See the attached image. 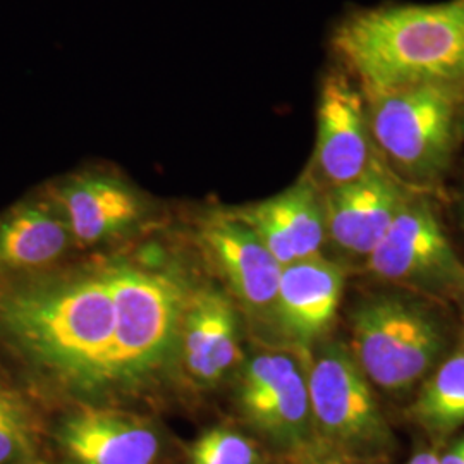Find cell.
I'll list each match as a JSON object with an SVG mask.
<instances>
[{
	"label": "cell",
	"instance_id": "1",
	"mask_svg": "<svg viewBox=\"0 0 464 464\" xmlns=\"http://www.w3.org/2000/svg\"><path fill=\"white\" fill-rule=\"evenodd\" d=\"M0 341L76 402L116 392L114 306L102 266L0 281Z\"/></svg>",
	"mask_w": 464,
	"mask_h": 464
},
{
	"label": "cell",
	"instance_id": "2",
	"mask_svg": "<svg viewBox=\"0 0 464 464\" xmlns=\"http://www.w3.org/2000/svg\"><path fill=\"white\" fill-rule=\"evenodd\" d=\"M332 47L370 100L416 84L464 88V0L354 13Z\"/></svg>",
	"mask_w": 464,
	"mask_h": 464
},
{
	"label": "cell",
	"instance_id": "3",
	"mask_svg": "<svg viewBox=\"0 0 464 464\" xmlns=\"http://www.w3.org/2000/svg\"><path fill=\"white\" fill-rule=\"evenodd\" d=\"M114 306V385L133 392L174 363L184 304L191 285L181 272L145 260L100 264Z\"/></svg>",
	"mask_w": 464,
	"mask_h": 464
},
{
	"label": "cell",
	"instance_id": "4",
	"mask_svg": "<svg viewBox=\"0 0 464 464\" xmlns=\"http://www.w3.org/2000/svg\"><path fill=\"white\" fill-rule=\"evenodd\" d=\"M353 356L366 379L391 394H404L427 379L446 354L448 332L420 301L383 295L351 315Z\"/></svg>",
	"mask_w": 464,
	"mask_h": 464
},
{
	"label": "cell",
	"instance_id": "5",
	"mask_svg": "<svg viewBox=\"0 0 464 464\" xmlns=\"http://www.w3.org/2000/svg\"><path fill=\"white\" fill-rule=\"evenodd\" d=\"M316 448L334 459L382 464L396 450V437L353 351L332 343L318 351L306 373Z\"/></svg>",
	"mask_w": 464,
	"mask_h": 464
},
{
	"label": "cell",
	"instance_id": "6",
	"mask_svg": "<svg viewBox=\"0 0 464 464\" xmlns=\"http://www.w3.org/2000/svg\"><path fill=\"white\" fill-rule=\"evenodd\" d=\"M463 93L450 84H416L372 99V134L399 172L420 183L446 172Z\"/></svg>",
	"mask_w": 464,
	"mask_h": 464
},
{
	"label": "cell",
	"instance_id": "7",
	"mask_svg": "<svg viewBox=\"0 0 464 464\" xmlns=\"http://www.w3.org/2000/svg\"><path fill=\"white\" fill-rule=\"evenodd\" d=\"M237 372L236 404L249 429L287 454L318 449L306 373L293 356L260 353Z\"/></svg>",
	"mask_w": 464,
	"mask_h": 464
},
{
	"label": "cell",
	"instance_id": "8",
	"mask_svg": "<svg viewBox=\"0 0 464 464\" xmlns=\"http://www.w3.org/2000/svg\"><path fill=\"white\" fill-rule=\"evenodd\" d=\"M370 270L433 296L464 299V264L427 201L410 199L368 255Z\"/></svg>",
	"mask_w": 464,
	"mask_h": 464
},
{
	"label": "cell",
	"instance_id": "9",
	"mask_svg": "<svg viewBox=\"0 0 464 464\" xmlns=\"http://www.w3.org/2000/svg\"><path fill=\"white\" fill-rule=\"evenodd\" d=\"M76 246H97L147 224L153 205L130 179L109 169H82L47 186Z\"/></svg>",
	"mask_w": 464,
	"mask_h": 464
},
{
	"label": "cell",
	"instance_id": "10",
	"mask_svg": "<svg viewBox=\"0 0 464 464\" xmlns=\"http://www.w3.org/2000/svg\"><path fill=\"white\" fill-rule=\"evenodd\" d=\"M197 237L232 301L249 315L276 320L282 266L253 229L222 208L201 217Z\"/></svg>",
	"mask_w": 464,
	"mask_h": 464
},
{
	"label": "cell",
	"instance_id": "11",
	"mask_svg": "<svg viewBox=\"0 0 464 464\" xmlns=\"http://www.w3.org/2000/svg\"><path fill=\"white\" fill-rule=\"evenodd\" d=\"M69 464H162L167 442L155 421L100 402H76L55 427Z\"/></svg>",
	"mask_w": 464,
	"mask_h": 464
},
{
	"label": "cell",
	"instance_id": "12",
	"mask_svg": "<svg viewBox=\"0 0 464 464\" xmlns=\"http://www.w3.org/2000/svg\"><path fill=\"white\" fill-rule=\"evenodd\" d=\"M243 362L236 303L216 285H191L174 353L186 382L214 389Z\"/></svg>",
	"mask_w": 464,
	"mask_h": 464
},
{
	"label": "cell",
	"instance_id": "13",
	"mask_svg": "<svg viewBox=\"0 0 464 464\" xmlns=\"http://www.w3.org/2000/svg\"><path fill=\"white\" fill-rule=\"evenodd\" d=\"M372 162L362 92L346 72L332 71L322 82L316 107V170L331 188L358 179Z\"/></svg>",
	"mask_w": 464,
	"mask_h": 464
},
{
	"label": "cell",
	"instance_id": "14",
	"mask_svg": "<svg viewBox=\"0 0 464 464\" xmlns=\"http://www.w3.org/2000/svg\"><path fill=\"white\" fill-rule=\"evenodd\" d=\"M408 201L401 184L373 159L358 179L329 188L324 197L327 236L351 255L368 256Z\"/></svg>",
	"mask_w": 464,
	"mask_h": 464
},
{
	"label": "cell",
	"instance_id": "15",
	"mask_svg": "<svg viewBox=\"0 0 464 464\" xmlns=\"http://www.w3.org/2000/svg\"><path fill=\"white\" fill-rule=\"evenodd\" d=\"M74 237L49 191H36L0 214V281L47 272L63 260Z\"/></svg>",
	"mask_w": 464,
	"mask_h": 464
},
{
	"label": "cell",
	"instance_id": "16",
	"mask_svg": "<svg viewBox=\"0 0 464 464\" xmlns=\"http://www.w3.org/2000/svg\"><path fill=\"white\" fill-rule=\"evenodd\" d=\"M344 282V270L322 256L284 266L276 303L282 332L301 346L315 343L335 320Z\"/></svg>",
	"mask_w": 464,
	"mask_h": 464
},
{
	"label": "cell",
	"instance_id": "17",
	"mask_svg": "<svg viewBox=\"0 0 464 464\" xmlns=\"http://www.w3.org/2000/svg\"><path fill=\"white\" fill-rule=\"evenodd\" d=\"M272 220L296 255V260L322 256L327 236L324 197L314 179L303 178L279 195L255 203Z\"/></svg>",
	"mask_w": 464,
	"mask_h": 464
},
{
	"label": "cell",
	"instance_id": "18",
	"mask_svg": "<svg viewBox=\"0 0 464 464\" xmlns=\"http://www.w3.org/2000/svg\"><path fill=\"white\" fill-rule=\"evenodd\" d=\"M408 416L431 437L464 427V346L435 366L418 391Z\"/></svg>",
	"mask_w": 464,
	"mask_h": 464
},
{
	"label": "cell",
	"instance_id": "19",
	"mask_svg": "<svg viewBox=\"0 0 464 464\" xmlns=\"http://www.w3.org/2000/svg\"><path fill=\"white\" fill-rule=\"evenodd\" d=\"M42 421L32 402L21 392L0 385V464L34 459Z\"/></svg>",
	"mask_w": 464,
	"mask_h": 464
},
{
	"label": "cell",
	"instance_id": "20",
	"mask_svg": "<svg viewBox=\"0 0 464 464\" xmlns=\"http://www.w3.org/2000/svg\"><path fill=\"white\" fill-rule=\"evenodd\" d=\"M188 464H264L262 450L243 431L216 427L203 431L189 448Z\"/></svg>",
	"mask_w": 464,
	"mask_h": 464
},
{
	"label": "cell",
	"instance_id": "21",
	"mask_svg": "<svg viewBox=\"0 0 464 464\" xmlns=\"http://www.w3.org/2000/svg\"><path fill=\"white\" fill-rule=\"evenodd\" d=\"M440 464H464V435L454 440L442 454L439 452Z\"/></svg>",
	"mask_w": 464,
	"mask_h": 464
},
{
	"label": "cell",
	"instance_id": "22",
	"mask_svg": "<svg viewBox=\"0 0 464 464\" xmlns=\"http://www.w3.org/2000/svg\"><path fill=\"white\" fill-rule=\"evenodd\" d=\"M408 464H440V458L433 449H421L413 454Z\"/></svg>",
	"mask_w": 464,
	"mask_h": 464
},
{
	"label": "cell",
	"instance_id": "23",
	"mask_svg": "<svg viewBox=\"0 0 464 464\" xmlns=\"http://www.w3.org/2000/svg\"><path fill=\"white\" fill-rule=\"evenodd\" d=\"M325 464H362V463H349V461H341V459H332L329 463Z\"/></svg>",
	"mask_w": 464,
	"mask_h": 464
},
{
	"label": "cell",
	"instance_id": "24",
	"mask_svg": "<svg viewBox=\"0 0 464 464\" xmlns=\"http://www.w3.org/2000/svg\"><path fill=\"white\" fill-rule=\"evenodd\" d=\"M21 464H49V463H44V461H38V459H30V461H26V463H21Z\"/></svg>",
	"mask_w": 464,
	"mask_h": 464
},
{
	"label": "cell",
	"instance_id": "25",
	"mask_svg": "<svg viewBox=\"0 0 464 464\" xmlns=\"http://www.w3.org/2000/svg\"><path fill=\"white\" fill-rule=\"evenodd\" d=\"M463 131H464V114H463Z\"/></svg>",
	"mask_w": 464,
	"mask_h": 464
},
{
	"label": "cell",
	"instance_id": "26",
	"mask_svg": "<svg viewBox=\"0 0 464 464\" xmlns=\"http://www.w3.org/2000/svg\"><path fill=\"white\" fill-rule=\"evenodd\" d=\"M463 212H464V205H463Z\"/></svg>",
	"mask_w": 464,
	"mask_h": 464
},
{
	"label": "cell",
	"instance_id": "27",
	"mask_svg": "<svg viewBox=\"0 0 464 464\" xmlns=\"http://www.w3.org/2000/svg\"><path fill=\"white\" fill-rule=\"evenodd\" d=\"M0 385H2V383H0Z\"/></svg>",
	"mask_w": 464,
	"mask_h": 464
}]
</instances>
